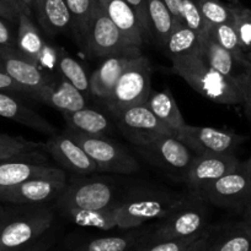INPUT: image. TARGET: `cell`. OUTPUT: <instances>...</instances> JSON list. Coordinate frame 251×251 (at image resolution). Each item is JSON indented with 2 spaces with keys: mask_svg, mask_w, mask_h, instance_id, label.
Listing matches in <instances>:
<instances>
[{
  "mask_svg": "<svg viewBox=\"0 0 251 251\" xmlns=\"http://www.w3.org/2000/svg\"><path fill=\"white\" fill-rule=\"evenodd\" d=\"M206 249H207V229L203 235H201L198 239L194 240V242L184 251H206Z\"/></svg>",
  "mask_w": 251,
  "mask_h": 251,
  "instance_id": "cell-44",
  "label": "cell"
},
{
  "mask_svg": "<svg viewBox=\"0 0 251 251\" xmlns=\"http://www.w3.org/2000/svg\"><path fill=\"white\" fill-rule=\"evenodd\" d=\"M44 147L62 168L66 169L74 176H85L98 172L97 166L93 159L66 131L51 135Z\"/></svg>",
  "mask_w": 251,
  "mask_h": 251,
  "instance_id": "cell-15",
  "label": "cell"
},
{
  "mask_svg": "<svg viewBox=\"0 0 251 251\" xmlns=\"http://www.w3.org/2000/svg\"><path fill=\"white\" fill-rule=\"evenodd\" d=\"M243 216H244V222H245L246 225L251 228V199H250V201L246 203L245 207H244Z\"/></svg>",
  "mask_w": 251,
  "mask_h": 251,
  "instance_id": "cell-47",
  "label": "cell"
},
{
  "mask_svg": "<svg viewBox=\"0 0 251 251\" xmlns=\"http://www.w3.org/2000/svg\"><path fill=\"white\" fill-rule=\"evenodd\" d=\"M170 60L174 73L204 98L218 104L241 105L244 83L214 70L202 55L199 47Z\"/></svg>",
  "mask_w": 251,
  "mask_h": 251,
  "instance_id": "cell-1",
  "label": "cell"
},
{
  "mask_svg": "<svg viewBox=\"0 0 251 251\" xmlns=\"http://www.w3.org/2000/svg\"><path fill=\"white\" fill-rule=\"evenodd\" d=\"M226 1H228V2H238L239 0H226Z\"/></svg>",
  "mask_w": 251,
  "mask_h": 251,
  "instance_id": "cell-52",
  "label": "cell"
},
{
  "mask_svg": "<svg viewBox=\"0 0 251 251\" xmlns=\"http://www.w3.org/2000/svg\"><path fill=\"white\" fill-rule=\"evenodd\" d=\"M244 93H243V105L248 119L251 122V68L246 73L245 80H244Z\"/></svg>",
  "mask_w": 251,
  "mask_h": 251,
  "instance_id": "cell-42",
  "label": "cell"
},
{
  "mask_svg": "<svg viewBox=\"0 0 251 251\" xmlns=\"http://www.w3.org/2000/svg\"><path fill=\"white\" fill-rule=\"evenodd\" d=\"M117 189L105 179H84L66 185L57 199V206L63 213L75 211H98L120 201Z\"/></svg>",
  "mask_w": 251,
  "mask_h": 251,
  "instance_id": "cell-6",
  "label": "cell"
},
{
  "mask_svg": "<svg viewBox=\"0 0 251 251\" xmlns=\"http://www.w3.org/2000/svg\"><path fill=\"white\" fill-rule=\"evenodd\" d=\"M138 153L142 154L153 166L166 172L172 176H180L185 180L193 154L175 135H161L148 141L135 145Z\"/></svg>",
  "mask_w": 251,
  "mask_h": 251,
  "instance_id": "cell-8",
  "label": "cell"
},
{
  "mask_svg": "<svg viewBox=\"0 0 251 251\" xmlns=\"http://www.w3.org/2000/svg\"><path fill=\"white\" fill-rule=\"evenodd\" d=\"M68 129L91 135V136H107L112 130L110 120L97 110L81 108L74 112L62 113Z\"/></svg>",
  "mask_w": 251,
  "mask_h": 251,
  "instance_id": "cell-26",
  "label": "cell"
},
{
  "mask_svg": "<svg viewBox=\"0 0 251 251\" xmlns=\"http://www.w3.org/2000/svg\"><path fill=\"white\" fill-rule=\"evenodd\" d=\"M233 15V27L238 34L244 53L251 50V10L240 2H229Z\"/></svg>",
  "mask_w": 251,
  "mask_h": 251,
  "instance_id": "cell-33",
  "label": "cell"
},
{
  "mask_svg": "<svg viewBox=\"0 0 251 251\" xmlns=\"http://www.w3.org/2000/svg\"><path fill=\"white\" fill-rule=\"evenodd\" d=\"M32 1H33V0H21V2H22V5H24L25 10H26V12L29 15H31V16H32V12H31Z\"/></svg>",
  "mask_w": 251,
  "mask_h": 251,
  "instance_id": "cell-49",
  "label": "cell"
},
{
  "mask_svg": "<svg viewBox=\"0 0 251 251\" xmlns=\"http://www.w3.org/2000/svg\"><path fill=\"white\" fill-rule=\"evenodd\" d=\"M198 47L202 55L214 70L226 77L244 83L246 73L251 68V63L246 56H238L226 50L216 39L209 36L206 29L198 36Z\"/></svg>",
  "mask_w": 251,
  "mask_h": 251,
  "instance_id": "cell-17",
  "label": "cell"
},
{
  "mask_svg": "<svg viewBox=\"0 0 251 251\" xmlns=\"http://www.w3.org/2000/svg\"><path fill=\"white\" fill-rule=\"evenodd\" d=\"M65 131L83 147L97 166L98 172L128 176L139 171V164L134 157L107 136H91L71 129Z\"/></svg>",
  "mask_w": 251,
  "mask_h": 251,
  "instance_id": "cell-7",
  "label": "cell"
},
{
  "mask_svg": "<svg viewBox=\"0 0 251 251\" xmlns=\"http://www.w3.org/2000/svg\"><path fill=\"white\" fill-rule=\"evenodd\" d=\"M9 21L0 17V48L2 47H16V36L10 28Z\"/></svg>",
  "mask_w": 251,
  "mask_h": 251,
  "instance_id": "cell-41",
  "label": "cell"
},
{
  "mask_svg": "<svg viewBox=\"0 0 251 251\" xmlns=\"http://www.w3.org/2000/svg\"><path fill=\"white\" fill-rule=\"evenodd\" d=\"M165 4L170 9L175 17V22L179 21V9H180V0H164Z\"/></svg>",
  "mask_w": 251,
  "mask_h": 251,
  "instance_id": "cell-45",
  "label": "cell"
},
{
  "mask_svg": "<svg viewBox=\"0 0 251 251\" xmlns=\"http://www.w3.org/2000/svg\"><path fill=\"white\" fill-rule=\"evenodd\" d=\"M0 91L1 92H9V93H24V95H29L26 88L22 87L21 85L12 80L7 74L0 71Z\"/></svg>",
  "mask_w": 251,
  "mask_h": 251,
  "instance_id": "cell-40",
  "label": "cell"
},
{
  "mask_svg": "<svg viewBox=\"0 0 251 251\" xmlns=\"http://www.w3.org/2000/svg\"><path fill=\"white\" fill-rule=\"evenodd\" d=\"M186 25L194 32L202 34L207 27V22L199 10V5L197 0H180L179 9V21Z\"/></svg>",
  "mask_w": 251,
  "mask_h": 251,
  "instance_id": "cell-37",
  "label": "cell"
},
{
  "mask_svg": "<svg viewBox=\"0 0 251 251\" xmlns=\"http://www.w3.org/2000/svg\"><path fill=\"white\" fill-rule=\"evenodd\" d=\"M241 162L234 153L194 154L185 181L194 194H201L212 183L235 171Z\"/></svg>",
  "mask_w": 251,
  "mask_h": 251,
  "instance_id": "cell-13",
  "label": "cell"
},
{
  "mask_svg": "<svg viewBox=\"0 0 251 251\" xmlns=\"http://www.w3.org/2000/svg\"><path fill=\"white\" fill-rule=\"evenodd\" d=\"M137 233L126 235H115L91 240L81 251H127L138 240Z\"/></svg>",
  "mask_w": 251,
  "mask_h": 251,
  "instance_id": "cell-36",
  "label": "cell"
},
{
  "mask_svg": "<svg viewBox=\"0 0 251 251\" xmlns=\"http://www.w3.org/2000/svg\"><path fill=\"white\" fill-rule=\"evenodd\" d=\"M206 31L208 32L212 38L216 39L223 48L231 51L238 56H245L239 42L238 34L234 29L233 24H220V25H207Z\"/></svg>",
  "mask_w": 251,
  "mask_h": 251,
  "instance_id": "cell-34",
  "label": "cell"
},
{
  "mask_svg": "<svg viewBox=\"0 0 251 251\" xmlns=\"http://www.w3.org/2000/svg\"><path fill=\"white\" fill-rule=\"evenodd\" d=\"M5 1L9 2V4L11 5V6H14L19 12H25V14H27L26 10H25V7H24V5H22L21 0H5Z\"/></svg>",
  "mask_w": 251,
  "mask_h": 251,
  "instance_id": "cell-48",
  "label": "cell"
},
{
  "mask_svg": "<svg viewBox=\"0 0 251 251\" xmlns=\"http://www.w3.org/2000/svg\"><path fill=\"white\" fill-rule=\"evenodd\" d=\"M85 50L91 56L105 59L111 55L140 50V48L129 44L122 31L111 21L98 4L91 20Z\"/></svg>",
  "mask_w": 251,
  "mask_h": 251,
  "instance_id": "cell-10",
  "label": "cell"
},
{
  "mask_svg": "<svg viewBox=\"0 0 251 251\" xmlns=\"http://www.w3.org/2000/svg\"><path fill=\"white\" fill-rule=\"evenodd\" d=\"M46 203L12 205L0 211V251H20L36 243L53 222Z\"/></svg>",
  "mask_w": 251,
  "mask_h": 251,
  "instance_id": "cell-2",
  "label": "cell"
},
{
  "mask_svg": "<svg viewBox=\"0 0 251 251\" xmlns=\"http://www.w3.org/2000/svg\"><path fill=\"white\" fill-rule=\"evenodd\" d=\"M47 47L48 46L42 37L41 29L34 24L31 15L20 12L17 20L16 48L34 63L41 65L46 63L44 59L48 49Z\"/></svg>",
  "mask_w": 251,
  "mask_h": 251,
  "instance_id": "cell-24",
  "label": "cell"
},
{
  "mask_svg": "<svg viewBox=\"0 0 251 251\" xmlns=\"http://www.w3.org/2000/svg\"><path fill=\"white\" fill-rule=\"evenodd\" d=\"M175 136L184 142L194 154L234 153L245 141V137L229 130L185 124Z\"/></svg>",
  "mask_w": 251,
  "mask_h": 251,
  "instance_id": "cell-11",
  "label": "cell"
},
{
  "mask_svg": "<svg viewBox=\"0 0 251 251\" xmlns=\"http://www.w3.org/2000/svg\"><path fill=\"white\" fill-rule=\"evenodd\" d=\"M198 47V33L182 22H175V26L166 42V53L169 58L182 55Z\"/></svg>",
  "mask_w": 251,
  "mask_h": 251,
  "instance_id": "cell-31",
  "label": "cell"
},
{
  "mask_svg": "<svg viewBox=\"0 0 251 251\" xmlns=\"http://www.w3.org/2000/svg\"><path fill=\"white\" fill-rule=\"evenodd\" d=\"M148 21L150 37L165 48L170 33L175 26V17L164 0H147Z\"/></svg>",
  "mask_w": 251,
  "mask_h": 251,
  "instance_id": "cell-28",
  "label": "cell"
},
{
  "mask_svg": "<svg viewBox=\"0 0 251 251\" xmlns=\"http://www.w3.org/2000/svg\"><path fill=\"white\" fill-rule=\"evenodd\" d=\"M97 1L111 21L122 31L129 44L140 48L145 36L139 20L129 2L127 0H97Z\"/></svg>",
  "mask_w": 251,
  "mask_h": 251,
  "instance_id": "cell-20",
  "label": "cell"
},
{
  "mask_svg": "<svg viewBox=\"0 0 251 251\" xmlns=\"http://www.w3.org/2000/svg\"><path fill=\"white\" fill-rule=\"evenodd\" d=\"M0 117L6 118L29 129L49 135V136L57 132L56 127L48 120L44 119L38 113L27 107L9 92H1V91H0Z\"/></svg>",
  "mask_w": 251,
  "mask_h": 251,
  "instance_id": "cell-22",
  "label": "cell"
},
{
  "mask_svg": "<svg viewBox=\"0 0 251 251\" xmlns=\"http://www.w3.org/2000/svg\"><path fill=\"white\" fill-rule=\"evenodd\" d=\"M39 100L61 113L74 112L86 107L84 93L66 80L58 85H51L39 97Z\"/></svg>",
  "mask_w": 251,
  "mask_h": 251,
  "instance_id": "cell-27",
  "label": "cell"
},
{
  "mask_svg": "<svg viewBox=\"0 0 251 251\" xmlns=\"http://www.w3.org/2000/svg\"><path fill=\"white\" fill-rule=\"evenodd\" d=\"M31 12L39 29L49 38L71 29V17L64 0H33Z\"/></svg>",
  "mask_w": 251,
  "mask_h": 251,
  "instance_id": "cell-19",
  "label": "cell"
},
{
  "mask_svg": "<svg viewBox=\"0 0 251 251\" xmlns=\"http://www.w3.org/2000/svg\"><path fill=\"white\" fill-rule=\"evenodd\" d=\"M56 63L64 80L70 82L80 92L90 93V76L76 59L65 53L63 49H58V51L56 50Z\"/></svg>",
  "mask_w": 251,
  "mask_h": 251,
  "instance_id": "cell-30",
  "label": "cell"
},
{
  "mask_svg": "<svg viewBox=\"0 0 251 251\" xmlns=\"http://www.w3.org/2000/svg\"><path fill=\"white\" fill-rule=\"evenodd\" d=\"M245 56H246V59H248V60L251 63V50H249L248 53H245Z\"/></svg>",
  "mask_w": 251,
  "mask_h": 251,
  "instance_id": "cell-51",
  "label": "cell"
},
{
  "mask_svg": "<svg viewBox=\"0 0 251 251\" xmlns=\"http://www.w3.org/2000/svg\"><path fill=\"white\" fill-rule=\"evenodd\" d=\"M206 202L243 212L251 199V174L241 162L235 171L212 183L199 194Z\"/></svg>",
  "mask_w": 251,
  "mask_h": 251,
  "instance_id": "cell-9",
  "label": "cell"
},
{
  "mask_svg": "<svg viewBox=\"0 0 251 251\" xmlns=\"http://www.w3.org/2000/svg\"><path fill=\"white\" fill-rule=\"evenodd\" d=\"M39 142L26 140L20 136L0 134V161L7 159H27L33 157L34 152L41 149Z\"/></svg>",
  "mask_w": 251,
  "mask_h": 251,
  "instance_id": "cell-32",
  "label": "cell"
},
{
  "mask_svg": "<svg viewBox=\"0 0 251 251\" xmlns=\"http://www.w3.org/2000/svg\"><path fill=\"white\" fill-rule=\"evenodd\" d=\"M206 251H251V228L239 222L207 229Z\"/></svg>",
  "mask_w": 251,
  "mask_h": 251,
  "instance_id": "cell-21",
  "label": "cell"
},
{
  "mask_svg": "<svg viewBox=\"0 0 251 251\" xmlns=\"http://www.w3.org/2000/svg\"><path fill=\"white\" fill-rule=\"evenodd\" d=\"M138 53H140V50L117 54V55H111L103 59L101 65L96 70H94V73L90 75L91 95L101 98L102 100L107 98L129 59Z\"/></svg>",
  "mask_w": 251,
  "mask_h": 251,
  "instance_id": "cell-23",
  "label": "cell"
},
{
  "mask_svg": "<svg viewBox=\"0 0 251 251\" xmlns=\"http://www.w3.org/2000/svg\"><path fill=\"white\" fill-rule=\"evenodd\" d=\"M204 234V233H203ZM202 234V235H203ZM198 237H189L184 238V239H172V240H162V242L152 243V245L144 248L140 251H184L189 247L194 240H197Z\"/></svg>",
  "mask_w": 251,
  "mask_h": 251,
  "instance_id": "cell-38",
  "label": "cell"
},
{
  "mask_svg": "<svg viewBox=\"0 0 251 251\" xmlns=\"http://www.w3.org/2000/svg\"><path fill=\"white\" fill-rule=\"evenodd\" d=\"M152 92V65L149 59L138 53L129 59L115 87L103 100L108 112L118 117L122 112L144 104Z\"/></svg>",
  "mask_w": 251,
  "mask_h": 251,
  "instance_id": "cell-4",
  "label": "cell"
},
{
  "mask_svg": "<svg viewBox=\"0 0 251 251\" xmlns=\"http://www.w3.org/2000/svg\"><path fill=\"white\" fill-rule=\"evenodd\" d=\"M20 12L14 6L6 2L5 0H0V17L9 22H16L19 20Z\"/></svg>",
  "mask_w": 251,
  "mask_h": 251,
  "instance_id": "cell-43",
  "label": "cell"
},
{
  "mask_svg": "<svg viewBox=\"0 0 251 251\" xmlns=\"http://www.w3.org/2000/svg\"><path fill=\"white\" fill-rule=\"evenodd\" d=\"M244 164H245V167H246V169L249 171V173L251 174V157L248 159V161L244 162Z\"/></svg>",
  "mask_w": 251,
  "mask_h": 251,
  "instance_id": "cell-50",
  "label": "cell"
},
{
  "mask_svg": "<svg viewBox=\"0 0 251 251\" xmlns=\"http://www.w3.org/2000/svg\"><path fill=\"white\" fill-rule=\"evenodd\" d=\"M66 180L38 178L19 185L0 190V202L9 205H33L47 203L58 199L66 188Z\"/></svg>",
  "mask_w": 251,
  "mask_h": 251,
  "instance_id": "cell-16",
  "label": "cell"
},
{
  "mask_svg": "<svg viewBox=\"0 0 251 251\" xmlns=\"http://www.w3.org/2000/svg\"><path fill=\"white\" fill-rule=\"evenodd\" d=\"M47 249V242H42L41 239L37 240L36 243H33L30 247L25 248V249L20 250V251H46Z\"/></svg>",
  "mask_w": 251,
  "mask_h": 251,
  "instance_id": "cell-46",
  "label": "cell"
},
{
  "mask_svg": "<svg viewBox=\"0 0 251 251\" xmlns=\"http://www.w3.org/2000/svg\"><path fill=\"white\" fill-rule=\"evenodd\" d=\"M130 6L135 11L139 24L142 26L143 32H144L145 39L150 37L149 21H148V9H147V0H127Z\"/></svg>",
  "mask_w": 251,
  "mask_h": 251,
  "instance_id": "cell-39",
  "label": "cell"
},
{
  "mask_svg": "<svg viewBox=\"0 0 251 251\" xmlns=\"http://www.w3.org/2000/svg\"><path fill=\"white\" fill-rule=\"evenodd\" d=\"M116 120L118 130L133 146L161 135H175L145 104L135 105L125 110L116 117Z\"/></svg>",
  "mask_w": 251,
  "mask_h": 251,
  "instance_id": "cell-14",
  "label": "cell"
},
{
  "mask_svg": "<svg viewBox=\"0 0 251 251\" xmlns=\"http://www.w3.org/2000/svg\"><path fill=\"white\" fill-rule=\"evenodd\" d=\"M0 71L26 88L30 96L39 100L42 93L51 86L38 64L25 55L16 47L0 48Z\"/></svg>",
  "mask_w": 251,
  "mask_h": 251,
  "instance_id": "cell-12",
  "label": "cell"
},
{
  "mask_svg": "<svg viewBox=\"0 0 251 251\" xmlns=\"http://www.w3.org/2000/svg\"><path fill=\"white\" fill-rule=\"evenodd\" d=\"M144 104L162 124L172 130L174 134L186 124L175 100V96L169 88H164L161 91H152Z\"/></svg>",
  "mask_w": 251,
  "mask_h": 251,
  "instance_id": "cell-25",
  "label": "cell"
},
{
  "mask_svg": "<svg viewBox=\"0 0 251 251\" xmlns=\"http://www.w3.org/2000/svg\"><path fill=\"white\" fill-rule=\"evenodd\" d=\"M38 178L66 180V174L63 169L57 167L32 163L25 159L0 161V190Z\"/></svg>",
  "mask_w": 251,
  "mask_h": 251,
  "instance_id": "cell-18",
  "label": "cell"
},
{
  "mask_svg": "<svg viewBox=\"0 0 251 251\" xmlns=\"http://www.w3.org/2000/svg\"><path fill=\"white\" fill-rule=\"evenodd\" d=\"M68 6L71 17V29L75 33L79 44L86 48L89 29L95 10L97 7V0H64Z\"/></svg>",
  "mask_w": 251,
  "mask_h": 251,
  "instance_id": "cell-29",
  "label": "cell"
},
{
  "mask_svg": "<svg viewBox=\"0 0 251 251\" xmlns=\"http://www.w3.org/2000/svg\"><path fill=\"white\" fill-rule=\"evenodd\" d=\"M197 1L207 25L233 24V15L229 2H224L221 0H197Z\"/></svg>",
  "mask_w": 251,
  "mask_h": 251,
  "instance_id": "cell-35",
  "label": "cell"
},
{
  "mask_svg": "<svg viewBox=\"0 0 251 251\" xmlns=\"http://www.w3.org/2000/svg\"><path fill=\"white\" fill-rule=\"evenodd\" d=\"M204 202L206 201L198 194L192 193L187 195L170 215L162 218L161 225L150 237V243L184 239L203 234L208 220V210Z\"/></svg>",
  "mask_w": 251,
  "mask_h": 251,
  "instance_id": "cell-5",
  "label": "cell"
},
{
  "mask_svg": "<svg viewBox=\"0 0 251 251\" xmlns=\"http://www.w3.org/2000/svg\"><path fill=\"white\" fill-rule=\"evenodd\" d=\"M187 195L157 188H134L121 196L117 203L116 225L130 229L149 221L162 220L177 207Z\"/></svg>",
  "mask_w": 251,
  "mask_h": 251,
  "instance_id": "cell-3",
  "label": "cell"
}]
</instances>
